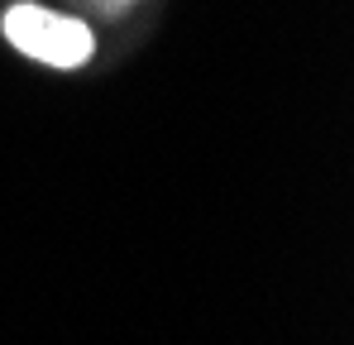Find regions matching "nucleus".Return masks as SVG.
<instances>
[{"label": "nucleus", "instance_id": "f257e3e1", "mask_svg": "<svg viewBox=\"0 0 354 345\" xmlns=\"http://www.w3.org/2000/svg\"><path fill=\"white\" fill-rule=\"evenodd\" d=\"M5 39L19 53L53 62V67H82L96 53V39H91L86 24H77L67 15H53V10H39V5H15L5 15Z\"/></svg>", "mask_w": 354, "mask_h": 345}]
</instances>
